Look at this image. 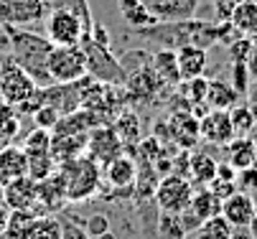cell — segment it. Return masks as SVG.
<instances>
[{
    "instance_id": "cell-1",
    "label": "cell",
    "mask_w": 257,
    "mask_h": 239,
    "mask_svg": "<svg viewBox=\"0 0 257 239\" xmlns=\"http://www.w3.org/2000/svg\"><path fill=\"white\" fill-rule=\"evenodd\" d=\"M135 39H145L161 44L163 49H181V46H199L209 49L216 44V23L204 18H186V21H161L151 28L133 31Z\"/></svg>"
},
{
    "instance_id": "cell-2",
    "label": "cell",
    "mask_w": 257,
    "mask_h": 239,
    "mask_svg": "<svg viewBox=\"0 0 257 239\" xmlns=\"http://www.w3.org/2000/svg\"><path fill=\"white\" fill-rule=\"evenodd\" d=\"M8 41H11V54H13V64L21 66V69L33 79L36 87H51V77L46 72V59L51 51V44L46 36H39V33H28L21 31L16 26H6Z\"/></svg>"
},
{
    "instance_id": "cell-3",
    "label": "cell",
    "mask_w": 257,
    "mask_h": 239,
    "mask_svg": "<svg viewBox=\"0 0 257 239\" xmlns=\"http://www.w3.org/2000/svg\"><path fill=\"white\" fill-rule=\"evenodd\" d=\"M56 170H59L61 178H64L69 203L89 201L102 188V168L87 153L79 155V158H74V160H66V163L56 165Z\"/></svg>"
},
{
    "instance_id": "cell-4",
    "label": "cell",
    "mask_w": 257,
    "mask_h": 239,
    "mask_svg": "<svg viewBox=\"0 0 257 239\" xmlns=\"http://www.w3.org/2000/svg\"><path fill=\"white\" fill-rule=\"evenodd\" d=\"M79 49L84 51V59H87V77H92L94 82H102V84H112V87L125 84L122 64H120V59L112 56V51L107 46L94 44L89 36H82Z\"/></svg>"
},
{
    "instance_id": "cell-5",
    "label": "cell",
    "mask_w": 257,
    "mask_h": 239,
    "mask_svg": "<svg viewBox=\"0 0 257 239\" xmlns=\"http://www.w3.org/2000/svg\"><path fill=\"white\" fill-rule=\"evenodd\" d=\"M156 138L161 143H173L181 150H191L199 143V120L186 107H171L166 122L156 125Z\"/></svg>"
},
{
    "instance_id": "cell-6",
    "label": "cell",
    "mask_w": 257,
    "mask_h": 239,
    "mask_svg": "<svg viewBox=\"0 0 257 239\" xmlns=\"http://www.w3.org/2000/svg\"><path fill=\"white\" fill-rule=\"evenodd\" d=\"M46 72L54 84H74L87 77V59L79 46H51Z\"/></svg>"
},
{
    "instance_id": "cell-7",
    "label": "cell",
    "mask_w": 257,
    "mask_h": 239,
    "mask_svg": "<svg viewBox=\"0 0 257 239\" xmlns=\"http://www.w3.org/2000/svg\"><path fill=\"white\" fill-rule=\"evenodd\" d=\"M21 148H23L26 160H28V178L41 181L56 170V163L51 158V132L49 130L33 127L26 135V143Z\"/></svg>"
},
{
    "instance_id": "cell-8",
    "label": "cell",
    "mask_w": 257,
    "mask_h": 239,
    "mask_svg": "<svg viewBox=\"0 0 257 239\" xmlns=\"http://www.w3.org/2000/svg\"><path fill=\"white\" fill-rule=\"evenodd\" d=\"M194 196V186L186 176H178V173H168L158 178V186L153 191L156 198V206L161 209V214H173L178 216L183 209L189 206V201Z\"/></svg>"
},
{
    "instance_id": "cell-9",
    "label": "cell",
    "mask_w": 257,
    "mask_h": 239,
    "mask_svg": "<svg viewBox=\"0 0 257 239\" xmlns=\"http://www.w3.org/2000/svg\"><path fill=\"white\" fill-rule=\"evenodd\" d=\"M44 28L51 46H79L82 36H87L82 21L64 8H49L44 18Z\"/></svg>"
},
{
    "instance_id": "cell-10",
    "label": "cell",
    "mask_w": 257,
    "mask_h": 239,
    "mask_svg": "<svg viewBox=\"0 0 257 239\" xmlns=\"http://www.w3.org/2000/svg\"><path fill=\"white\" fill-rule=\"evenodd\" d=\"M36 89L33 79L21 69V66H16L11 59L8 61H0V99L6 102V105L11 107H18L21 102H26Z\"/></svg>"
},
{
    "instance_id": "cell-11",
    "label": "cell",
    "mask_w": 257,
    "mask_h": 239,
    "mask_svg": "<svg viewBox=\"0 0 257 239\" xmlns=\"http://www.w3.org/2000/svg\"><path fill=\"white\" fill-rule=\"evenodd\" d=\"M102 168V183L109 186L115 193L133 196L135 193V178H138V163L133 155H117L112 160H107Z\"/></svg>"
},
{
    "instance_id": "cell-12",
    "label": "cell",
    "mask_w": 257,
    "mask_h": 239,
    "mask_svg": "<svg viewBox=\"0 0 257 239\" xmlns=\"http://www.w3.org/2000/svg\"><path fill=\"white\" fill-rule=\"evenodd\" d=\"M49 13L46 0H0V23L6 26H28L39 23Z\"/></svg>"
},
{
    "instance_id": "cell-13",
    "label": "cell",
    "mask_w": 257,
    "mask_h": 239,
    "mask_svg": "<svg viewBox=\"0 0 257 239\" xmlns=\"http://www.w3.org/2000/svg\"><path fill=\"white\" fill-rule=\"evenodd\" d=\"M66 203H69L66 186H64V178L59 170L49 173L41 181H36V206H39V214H59Z\"/></svg>"
},
{
    "instance_id": "cell-14",
    "label": "cell",
    "mask_w": 257,
    "mask_h": 239,
    "mask_svg": "<svg viewBox=\"0 0 257 239\" xmlns=\"http://www.w3.org/2000/svg\"><path fill=\"white\" fill-rule=\"evenodd\" d=\"M125 153L122 140L115 135L112 125H99L94 130H89V138H87V155L92 160H97L99 165H104L107 160H112L117 155Z\"/></svg>"
},
{
    "instance_id": "cell-15",
    "label": "cell",
    "mask_w": 257,
    "mask_h": 239,
    "mask_svg": "<svg viewBox=\"0 0 257 239\" xmlns=\"http://www.w3.org/2000/svg\"><path fill=\"white\" fill-rule=\"evenodd\" d=\"M199 140L224 148L229 140H234V130L229 122V112L224 110H209L204 117H199Z\"/></svg>"
},
{
    "instance_id": "cell-16",
    "label": "cell",
    "mask_w": 257,
    "mask_h": 239,
    "mask_svg": "<svg viewBox=\"0 0 257 239\" xmlns=\"http://www.w3.org/2000/svg\"><path fill=\"white\" fill-rule=\"evenodd\" d=\"M0 201L11 211H36L39 214V206H36V181L28 176H21V178L6 183L0 188Z\"/></svg>"
},
{
    "instance_id": "cell-17",
    "label": "cell",
    "mask_w": 257,
    "mask_h": 239,
    "mask_svg": "<svg viewBox=\"0 0 257 239\" xmlns=\"http://www.w3.org/2000/svg\"><path fill=\"white\" fill-rule=\"evenodd\" d=\"M44 105L54 107L59 115H69L82 107V79L74 84H51L44 87Z\"/></svg>"
},
{
    "instance_id": "cell-18",
    "label": "cell",
    "mask_w": 257,
    "mask_h": 239,
    "mask_svg": "<svg viewBox=\"0 0 257 239\" xmlns=\"http://www.w3.org/2000/svg\"><path fill=\"white\" fill-rule=\"evenodd\" d=\"M219 214H222L234 229H247L252 216L257 214V206H254V198L249 193H242V191H234L229 198L222 201V209H219Z\"/></svg>"
},
{
    "instance_id": "cell-19",
    "label": "cell",
    "mask_w": 257,
    "mask_h": 239,
    "mask_svg": "<svg viewBox=\"0 0 257 239\" xmlns=\"http://www.w3.org/2000/svg\"><path fill=\"white\" fill-rule=\"evenodd\" d=\"M158 21H186L194 18L199 0H143Z\"/></svg>"
},
{
    "instance_id": "cell-20",
    "label": "cell",
    "mask_w": 257,
    "mask_h": 239,
    "mask_svg": "<svg viewBox=\"0 0 257 239\" xmlns=\"http://www.w3.org/2000/svg\"><path fill=\"white\" fill-rule=\"evenodd\" d=\"M28 176V160L21 145H3L0 148V188L6 183Z\"/></svg>"
},
{
    "instance_id": "cell-21",
    "label": "cell",
    "mask_w": 257,
    "mask_h": 239,
    "mask_svg": "<svg viewBox=\"0 0 257 239\" xmlns=\"http://www.w3.org/2000/svg\"><path fill=\"white\" fill-rule=\"evenodd\" d=\"M176 61H178L181 82L204 77L206 64H209V59H206V49H199V46H181V49H176Z\"/></svg>"
},
{
    "instance_id": "cell-22",
    "label": "cell",
    "mask_w": 257,
    "mask_h": 239,
    "mask_svg": "<svg viewBox=\"0 0 257 239\" xmlns=\"http://www.w3.org/2000/svg\"><path fill=\"white\" fill-rule=\"evenodd\" d=\"M87 135H51V158L56 165L66 163V160H74L79 155L87 153Z\"/></svg>"
},
{
    "instance_id": "cell-23",
    "label": "cell",
    "mask_w": 257,
    "mask_h": 239,
    "mask_svg": "<svg viewBox=\"0 0 257 239\" xmlns=\"http://www.w3.org/2000/svg\"><path fill=\"white\" fill-rule=\"evenodd\" d=\"M224 163H229L234 170H244L257 165V143L249 138H234L224 145Z\"/></svg>"
},
{
    "instance_id": "cell-24",
    "label": "cell",
    "mask_w": 257,
    "mask_h": 239,
    "mask_svg": "<svg viewBox=\"0 0 257 239\" xmlns=\"http://www.w3.org/2000/svg\"><path fill=\"white\" fill-rule=\"evenodd\" d=\"M151 66L156 77L168 87V89H176L181 84V74H178V61H176V51L173 49H158L153 56H151Z\"/></svg>"
},
{
    "instance_id": "cell-25",
    "label": "cell",
    "mask_w": 257,
    "mask_h": 239,
    "mask_svg": "<svg viewBox=\"0 0 257 239\" xmlns=\"http://www.w3.org/2000/svg\"><path fill=\"white\" fill-rule=\"evenodd\" d=\"M204 102H206L209 110H224L227 112L239 102V94L234 92V87L227 79H209Z\"/></svg>"
},
{
    "instance_id": "cell-26",
    "label": "cell",
    "mask_w": 257,
    "mask_h": 239,
    "mask_svg": "<svg viewBox=\"0 0 257 239\" xmlns=\"http://www.w3.org/2000/svg\"><path fill=\"white\" fill-rule=\"evenodd\" d=\"M216 165L219 160L204 150H196L191 153L189 150V168H186V178L191 183H201V186H209V181H214L216 176Z\"/></svg>"
},
{
    "instance_id": "cell-27",
    "label": "cell",
    "mask_w": 257,
    "mask_h": 239,
    "mask_svg": "<svg viewBox=\"0 0 257 239\" xmlns=\"http://www.w3.org/2000/svg\"><path fill=\"white\" fill-rule=\"evenodd\" d=\"M117 11L122 16V21L130 26V31H140V28H151L156 23H161L143 0H117Z\"/></svg>"
},
{
    "instance_id": "cell-28",
    "label": "cell",
    "mask_w": 257,
    "mask_h": 239,
    "mask_svg": "<svg viewBox=\"0 0 257 239\" xmlns=\"http://www.w3.org/2000/svg\"><path fill=\"white\" fill-rule=\"evenodd\" d=\"M229 23L239 36L252 39L257 33V0H242V3L232 11Z\"/></svg>"
},
{
    "instance_id": "cell-29",
    "label": "cell",
    "mask_w": 257,
    "mask_h": 239,
    "mask_svg": "<svg viewBox=\"0 0 257 239\" xmlns=\"http://www.w3.org/2000/svg\"><path fill=\"white\" fill-rule=\"evenodd\" d=\"M186 209H189L199 221H206V219H211V216L219 214V209H222V201H219V198L204 186V188H196V191H194V196H191V201H189Z\"/></svg>"
},
{
    "instance_id": "cell-30",
    "label": "cell",
    "mask_w": 257,
    "mask_h": 239,
    "mask_svg": "<svg viewBox=\"0 0 257 239\" xmlns=\"http://www.w3.org/2000/svg\"><path fill=\"white\" fill-rule=\"evenodd\" d=\"M143 122H140V117L133 112V110H122L115 120H112V130H115V135L122 140V145H135L138 140H140V135H143V127H140Z\"/></svg>"
},
{
    "instance_id": "cell-31",
    "label": "cell",
    "mask_w": 257,
    "mask_h": 239,
    "mask_svg": "<svg viewBox=\"0 0 257 239\" xmlns=\"http://www.w3.org/2000/svg\"><path fill=\"white\" fill-rule=\"evenodd\" d=\"M229 112V122H232V130H234V138H247L252 135V130L257 127V112L244 105V102H237V105Z\"/></svg>"
},
{
    "instance_id": "cell-32",
    "label": "cell",
    "mask_w": 257,
    "mask_h": 239,
    "mask_svg": "<svg viewBox=\"0 0 257 239\" xmlns=\"http://www.w3.org/2000/svg\"><path fill=\"white\" fill-rule=\"evenodd\" d=\"M23 239H61V221L56 214H39Z\"/></svg>"
},
{
    "instance_id": "cell-33",
    "label": "cell",
    "mask_w": 257,
    "mask_h": 239,
    "mask_svg": "<svg viewBox=\"0 0 257 239\" xmlns=\"http://www.w3.org/2000/svg\"><path fill=\"white\" fill-rule=\"evenodd\" d=\"M234 226L222 216V214H216L206 221H201V226L196 229V239H234Z\"/></svg>"
},
{
    "instance_id": "cell-34",
    "label": "cell",
    "mask_w": 257,
    "mask_h": 239,
    "mask_svg": "<svg viewBox=\"0 0 257 239\" xmlns=\"http://www.w3.org/2000/svg\"><path fill=\"white\" fill-rule=\"evenodd\" d=\"M46 6H51V8H64V11H69V13H74V16L82 21L84 31L89 33L94 18H92V8H89L87 0H49Z\"/></svg>"
},
{
    "instance_id": "cell-35",
    "label": "cell",
    "mask_w": 257,
    "mask_h": 239,
    "mask_svg": "<svg viewBox=\"0 0 257 239\" xmlns=\"http://www.w3.org/2000/svg\"><path fill=\"white\" fill-rule=\"evenodd\" d=\"M36 216H39L36 211H11L3 239H23L26 231H28V226H31V221H33Z\"/></svg>"
},
{
    "instance_id": "cell-36",
    "label": "cell",
    "mask_w": 257,
    "mask_h": 239,
    "mask_svg": "<svg viewBox=\"0 0 257 239\" xmlns=\"http://www.w3.org/2000/svg\"><path fill=\"white\" fill-rule=\"evenodd\" d=\"M21 127V120H18V112L11 107V105H0V143H6V140H13V135L18 132ZM8 145V143H6Z\"/></svg>"
},
{
    "instance_id": "cell-37",
    "label": "cell",
    "mask_w": 257,
    "mask_h": 239,
    "mask_svg": "<svg viewBox=\"0 0 257 239\" xmlns=\"http://www.w3.org/2000/svg\"><path fill=\"white\" fill-rule=\"evenodd\" d=\"M158 239H186V231L181 229L178 216L161 214V219H158Z\"/></svg>"
},
{
    "instance_id": "cell-38",
    "label": "cell",
    "mask_w": 257,
    "mask_h": 239,
    "mask_svg": "<svg viewBox=\"0 0 257 239\" xmlns=\"http://www.w3.org/2000/svg\"><path fill=\"white\" fill-rule=\"evenodd\" d=\"M79 221V219H77ZM82 224V229L89 234V239H97V236H102V234H107L109 229H112V221H109V216H104V214H92V216H87L84 221H79Z\"/></svg>"
},
{
    "instance_id": "cell-39",
    "label": "cell",
    "mask_w": 257,
    "mask_h": 239,
    "mask_svg": "<svg viewBox=\"0 0 257 239\" xmlns=\"http://www.w3.org/2000/svg\"><path fill=\"white\" fill-rule=\"evenodd\" d=\"M227 54H229V61L232 64H247V59L252 54V41L247 36H239L237 41H232L227 46Z\"/></svg>"
},
{
    "instance_id": "cell-40",
    "label": "cell",
    "mask_w": 257,
    "mask_h": 239,
    "mask_svg": "<svg viewBox=\"0 0 257 239\" xmlns=\"http://www.w3.org/2000/svg\"><path fill=\"white\" fill-rule=\"evenodd\" d=\"M234 183H237V191H242V193H249V196L257 193V165L244 168V170H237Z\"/></svg>"
},
{
    "instance_id": "cell-41",
    "label": "cell",
    "mask_w": 257,
    "mask_h": 239,
    "mask_svg": "<svg viewBox=\"0 0 257 239\" xmlns=\"http://www.w3.org/2000/svg\"><path fill=\"white\" fill-rule=\"evenodd\" d=\"M31 117H33V125H36V127H41V130H49V132H51V127L56 125V120H59L61 115H59L54 107H49V105H41V107L36 110Z\"/></svg>"
},
{
    "instance_id": "cell-42",
    "label": "cell",
    "mask_w": 257,
    "mask_h": 239,
    "mask_svg": "<svg viewBox=\"0 0 257 239\" xmlns=\"http://www.w3.org/2000/svg\"><path fill=\"white\" fill-rule=\"evenodd\" d=\"M234 92L239 97H247L249 94V74H247V66L244 64H232V82Z\"/></svg>"
},
{
    "instance_id": "cell-43",
    "label": "cell",
    "mask_w": 257,
    "mask_h": 239,
    "mask_svg": "<svg viewBox=\"0 0 257 239\" xmlns=\"http://www.w3.org/2000/svg\"><path fill=\"white\" fill-rule=\"evenodd\" d=\"M59 221H61V239H89V234L82 229V224L77 221V216L59 219Z\"/></svg>"
},
{
    "instance_id": "cell-44",
    "label": "cell",
    "mask_w": 257,
    "mask_h": 239,
    "mask_svg": "<svg viewBox=\"0 0 257 239\" xmlns=\"http://www.w3.org/2000/svg\"><path fill=\"white\" fill-rule=\"evenodd\" d=\"M219 201H224V198H229L234 191H237V183L234 181H224V178H214V181H209V186H206Z\"/></svg>"
},
{
    "instance_id": "cell-45",
    "label": "cell",
    "mask_w": 257,
    "mask_h": 239,
    "mask_svg": "<svg viewBox=\"0 0 257 239\" xmlns=\"http://www.w3.org/2000/svg\"><path fill=\"white\" fill-rule=\"evenodd\" d=\"M242 3V0H211L214 6V13H216V21H229L232 11Z\"/></svg>"
},
{
    "instance_id": "cell-46",
    "label": "cell",
    "mask_w": 257,
    "mask_h": 239,
    "mask_svg": "<svg viewBox=\"0 0 257 239\" xmlns=\"http://www.w3.org/2000/svg\"><path fill=\"white\" fill-rule=\"evenodd\" d=\"M247 74H249V79H254L257 82V49H252V54H249V59H247Z\"/></svg>"
},
{
    "instance_id": "cell-47",
    "label": "cell",
    "mask_w": 257,
    "mask_h": 239,
    "mask_svg": "<svg viewBox=\"0 0 257 239\" xmlns=\"http://www.w3.org/2000/svg\"><path fill=\"white\" fill-rule=\"evenodd\" d=\"M8 216H11V209L0 201V236L6 234V226H8Z\"/></svg>"
},
{
    "instance_id": "cell-48",
    "label": "cell",
    "mask_w": 257,
    "mask_h": 239,
    "mask_svg": "<svg viewBox=\"0 0 257 239\" xmlns=\"http://www.w3.org/2000/svg\"><path fill=\"white\" fill-rule=\"evenodd\" d=\"M247 229H249V236H252V239H257V214L252 216V221H249V226H247Z\"/></svg>"
}]
</instances>
